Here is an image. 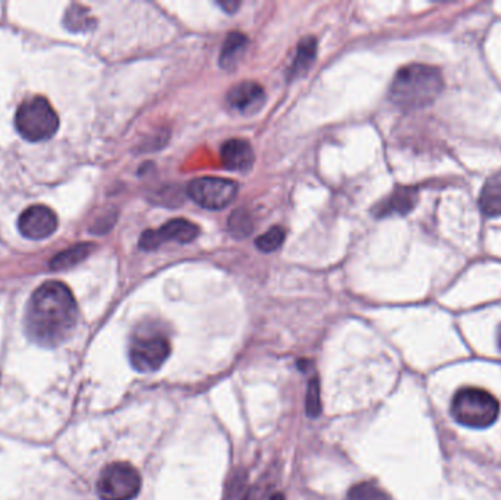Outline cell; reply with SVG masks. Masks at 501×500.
<instances>
[{"label": "cell", "instance_id": "1", "mask_svg": "<svg viewBox=\"0 0 501 500\" xmlns=\"http://www.w3.org/2000/svg\"><path fill=\"white\" fill-rule=\"evenodd\" d=\"M78 320V305L71 289L62 282L38 286L25 309V332L37 345L55 348L69 338Z\"/></svg>", "mask_w": 501, "mask_h": 500}, {"label": "cell", "instance_id": "2", "mask_svg": "<svg viewBox=\"0 0 501 500\" xmlns=\"http://www.w3.org/2000/svg\"><path fill=\"white\" fill-rule=\"evenodd\" d=\"M445 89V78L438 68L411 64L397 71L390 86V100L399 109L412 112L436 102Z\"/></svg>", "mask_w": 501, "mask_h": 500}, {"label": "cell", "instance_id": "3", "mask_svg": "<svg viewBox=\"0 0 501 500\" xmlns=\"http://www.w3.org/2000/svg\"><path fill=\"white\" fill-rule=\"evenodd\" d=\"M450 411L463 428H487L497 421L500 403L485 389L462 387L453 396Z\"/></svg>", "mask_w": 501, "mask_h": 500}, {"label": "cell", "instance_id": "4", "mask_svg": "<svg viewBox=\"0 0 501 500\" xmlns=\"http://www.w3.org/2000/svg\"><path fill=\"white\" fill-rule=\"evenodd\" d=\"M15 128L30 143H40L55 137L59 130V116L47 98L36 96L21 103L15 114Z\"/></svg>", "mask_w": 501, "mask_h": 500}, {"label": "cell", "instance_id": "5", "mask_svg": "<svg viewBox=\"0 0 501 500\" xmlns=\"http://www.w3.org/2000/svg\"><path fill=\"white\" fill-rule=\"evenodd\" d=\"M141 490V476L126 462H114L101 471L98 493L101 500H134Z\"/></svg>", "mask_w": 501, "mask_h": 500}, {"label": "cell", "instance_id": "6", "mask_svg": "<svg viewBox=\"0 0 501 500\" xmlns=\"http://www.w3.org/2000/svg\"><path fill=\"white\" fill-rule=\"evenodd\" d=\"M170 351V342L163 335H137L131 342V366L140 373H154L167 361Z\"/></svg>", "mask_w": 501, "mask_h": 500}, {"label": "cell", "instance_id": "7", "mask_svg": "<svg viewBox=\"0 0 501 500\" xmlns=\"http://www.w3.org/2000/svg\"><path fill=\"white\" fill-rule=\"evenodd\" d=\"M188 194L195 203L208 210H220L229 206L238 194V185L225 178L194 179L188 187Z\"/></svg>", "mask_w": 501, "mask_h": 500}, {"label": "cell", "instance_id": "8", "mask_svg": "<svg viewBox=\"0 0 501 500\" xmlns=\"http://www.w3.org/2000/svg\"><path fill=\"white\" fill-rule=\"evenodd\" d=\"M200 235V228L186 219H172L163 225L162 228L150 229L142 233L140 238V249L146 251H154L160 249L165 242H179V244H190L197 240Z\"/></svg>", "mask_w": 501, "mask_h": 500}, {"label": "cell", "instance_id": "9", "mask_svg": "<svg viewBox=\"0 0 501 500\" xmlns=\"http://www.w3.org/2000/svg\"><path fill=\"white\" fill-rule=\"evenodd\" d=\"M59 226L56 213L43 204L25 208L18 219L21 235L27 240L41 241L56 233Z\"/></svg>", "mask_w": 501, "mask_h": 500}, {"label": "cell", "instance_id": "10", "mask_svg": "<svg viewBox=\"0 0 501 500\" xmlns=\"http://www.w3.org/2000/svg\"><path fill=\"white\" fill-rule=\"evenodd\" d=\"M227 105L242 114H254L266 103L263 87L252 81L239 82L229 89Z\"/></svg>", "mask_w": 501, "mask_h": 500}, {"label": "cell", "instance_id": "11", "mask_svg": "<svg viewBox=\"0 0 501 500\" xmlns=\"http://www.w3.org/2000/svg\"><path fill=\"white\" fill-rule=\"evenodd\" d=\"M418 199H420V192H418L417 188H396L387 199L377 204L372 213L377 217L408 215L417 206Z\"/></svg>", "mask_w": 501, "mask_h": 500}, {"label": "cell", "instance_id": "12", "mask_svg": "<svg viewBox=\"0 0 501 500\" xmlns=\"http://www.w3.org/2000/svg\"><path fill=\"white\" fill-rule=\"evenodd\" d=\"M220 157L223 166L234 172L250 171L255 160L252 147L243 140H229L227 143L223 144Z\"/></svg>", "mask_w": 501, "mask_h": 500}, {"label": "cell", "instance_id": "13", "mask_svg": "<svg viewBox=\"0 0 501 500\" xmlns=\"http://www.w3.org/2000/svg\"><path fill=\"white\" fill-rule=\"evenodd\" d=\"M248 49V38L245 34L234 33L226 37L220 50V66L223 70L232 71L242 61L243 55Z\"/></svg>", "mask_w": 501, "mask_h": 500}, {"label": "cell", "instance_id": "14", "mask_svg": "<svg viewBox=\"0 0 501 500\" xmlns=\"http://www.w3.org/2000/svg\"><path fill=\"white\" fill-rule=\"evenodd\" d=\"M480 208L488 217L501 216V176H493L485 182L480 194Z\"/></svg>", "mask_w": 501, "mask_h": 500}, {"label": "cell", "instance_id": "15", "mask_svg": "<svg viewBox=\"0 0 501 500\" xmlns=\"http://www.w3.org/2000/svg\"><path fill=\"white\" fill-rule=\"evenodd\" d=\"M317 57V40L314 37H305L296 49L295 59L292 62V77H302L311 70Z\"/></svg>", "mask_w": 501, "mask_h": 500}, {"label": "cell", "instance_id": "16", "mask_svg": "<svg viewBox=\"0 0 501 500\" xmlns=\"http://www.w3.org/2000/svg\"><path fill=\"white\" fill-rule=\"evenodd\" d=\"M64 25L71 33H89L96 27V20L89 8L73 4L66 9Z\"/></svg>", "mask_w": 501, "mask_h": 500}, {"label": "cell", "instance_id": "17", "mask_svg": "<svg viewBox=\"0 0 501 500\" xmlns=\"http://www.w3.org/2000/svg\"><path fill=\"white\" fill-rule=\"evenodd\" d=\"M94 247L96 245L89 244V242L73 245L72 249L65 250V251L59 252L57 256L53 257V260L50 261V268L65 270V268L80 265L94 251Z\"/></svg>", "mask_w": 501, "mask_h": 500}, {"label": "cell", "instance_id": "18", "mask_svg": "<svg viewBox=\"0 0 501 500\" xmlns=\"http://www.w3.org/2000/svg\"><path fill=\"white\" fill-rule=\"evenodd\" d=\"M254 219L245 208H236L227 220V229L236 240H245L254 233Z\"/></svg>", "mask_w": 501, "mask_h": 500}, {"label": "cell", "instance_id": "19", "mask_svg": "<svg viewBox=\"0 0 501 500\" xmlns=\"http://www.w3.org/2000/svg\"><path fill=\"white\" fill-rule=\"evenodd\" d=\"M348 500H390V497L377 484L364 481V483L355 484L349 490Z\"/></svg>", "mask_w": 501, "mask_h": 500}, {"label": "cell", "instance_id": "20", "mask_svg": "<svg viewBox=\"0 0 501 500\" xmlns=\"http://www.w3.org/2000/svg\"><path fill=\"white\" fill-rule=\"evenodd\" d=\"M284 238H286L284 229L280 228V226H275V228L268 229L267 233L255 240V247L259 251L273 252L280 249V245L284 242Z\"/></svg>", "mask_w": 501, "mask_h": 500}, {"label": "cell", "instance_id": "21", "mask_svg": "<svg viewBox=\"0 0 501 500\" xmlns=\"http://www.w3.org/2000/svg\"><path fill=\"white\" fill-rule=\"evenodd\" d=\"M321 412V396H319L318 378H312L308 385L307 391V414L311 419H316Z\"/></svg>", "mask_w": 501, "mask_h": 500}, {"label": "cell", "instance_id": "22", "mask_svg": "<svg viewBox=\"0 0 501 500\" xmlns=\"http://www.w3.org/2000/svg\"><path fill=\"white\" fill-rule=\"evenodd\" d=\"M218 6L227 13H234L241 8V2H236V0H226V2H218Z\"/></svg>", "mask_w": 501, "mask_h": 500}, {"label": "cell", "instance_id": "23", "mask_svg": "<svg viewBox=\"0 0 501 500\" xmlns=\"http://www.w3.org/2000/svg\"><path fill=\"white\" fill-rule=\"evenodd\" d=\"M270 500H284V495H280V493H277V495H275V496L271 497Z\"/></svg>", "mask_w": 501, "mask_h": 500}, {"label": "cell", "instance_id": "24", "mask_svg": "<svg viewBox=\"0 0 501 500\" xmlns=\"http://www.w3.org/2000/svg\"><path fill=\"white\" fill-rule=\"evenodd\" d=\"M497 342H498V346H500V350H501V325L500 327H498Z\"/></svg>", "mask_w": 501, "mask_h": 500}]
</instances>
